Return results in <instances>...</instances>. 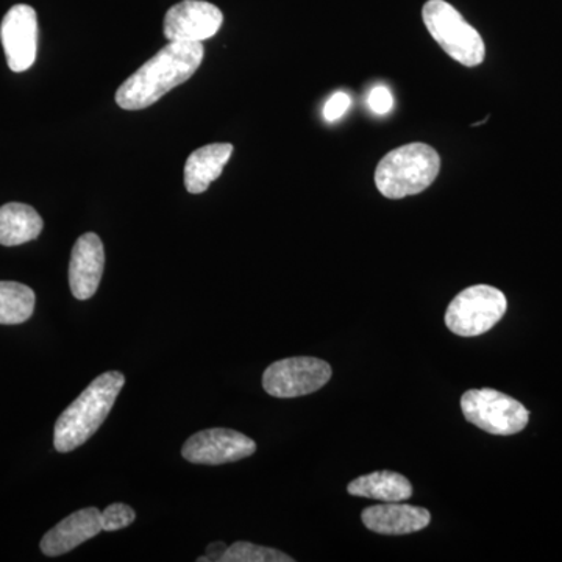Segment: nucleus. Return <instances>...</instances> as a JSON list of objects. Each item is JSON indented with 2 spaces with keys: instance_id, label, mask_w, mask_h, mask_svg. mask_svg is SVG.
Wrapping results in <instances>:
<instances>
[{
  "instance_id": "f8f14e48",
  "label": "nucleus",
  "mask_w": 562,
  "mask_h": 562,
  "mask_svg": "<svg viewBox=\"0 0 562 562\" xmlns=\"http://www.w3.org/2000/svg\"><path fill=\"white\" fill-rule=\"evenodd\" d=\"M101 531V512L98 508L80 509L44 535L40 543L41 552L46 557H61L95 538Z\"/></svg>"
},
{
  "instance_id": "2eb2a0df",
  "label": "nucleus",
  "mask_w": 562,
  "mask_h": 562,
  "mask_svg": "<svg viewBox=\"0 0 562 562\" xmlns=\"http://www.w3.org/2000/svg\"><path fill=\"white\" fill-rule=\"evenodd\" d=\"M43 227L38 211L31 205L11 202L0 206V244L2 246L14 247L31 243L38 238Z\"/></svg>"
},
{
  "instance_id": "f03ea898",
  "label": "nucleus",
  "mask_w": 562,
  "mask_h": 562,
  "mask_svg": "<svg viewBox=\"0 0 562 562\" xmlns=\"http://www.w3.org/2000/svg\"><path fill=\"white\" fill-rule=\"evenodd\" d=\"M125 384L121 372L102 373L58 417L54 430L57 452L79 449L101 428Z\"/></svg>"
},
{
  "instance_id": "f3484780",
  "label": "nucleus",
  "mask_w": 562,
  "mask_h": 562,
  "mask_svg": "<svg viewBox=\"0 0 562 562\" xmlns=\"http://www.w3.org/2000/svg\"><path fill=\"white\" fill-rule=\"evenodd\" d=\"M35 292L27 284L0 281V324H24L35 312Z\"/></svg>"
},
{
  "instance_id": "4be33fe9",
  "label": "nucleus",
  "mask_w": 562,
  "mask_h": 562,
  "mask_svg": "<svg viewBox=\"0 0 562 562\" xmlns=\"http://www.w3.org/2000/svg\"><path fill=\"white\" fill-rule=\"evenodd\" d=\"M228 547H225L224 542L210 543L206 549L205 557L198 558L199 562H217L222 561V557L227 552Z\"/></svg>"
},
{
  "instance_id": "20e7f679",
  "label": "nucleus",
  "mask_w": 562,
  "mask_h": 562,
  "mask_svg": "<svg viewBox=\"0 0 562 562\" xmlns=\"http://www.w3.org/2000/svg\"><path fill=\"white\" fill-rule=\"evenodd\" d=\"M422 20L432 40L449 57L468 68L482 65L486 47L482 35L446 0H428L422 9Z\"/></svg>"
},
{
  "instance_id": "4468645a",
  "label": "nucleus",
  "mask_w": 562,
  "mask_h": 562,
  "mask_svg": "<svg viewBox=\"0 0 562 562\" xmlns=\"http://www.w3.org/2000/svg\"><path fill=\"white\" fill-rule=\"evenodd\" d=\"M233 146L228 143L210 144L192 151L184 165V187L191 194H202L214 180L220 179L231 160Z\"/></svg>"
},
{
  "instance_id": "a211bd4d",
  "label": "nucleus",
  "mask_w": 562,
  "mask_h": 562,
  "mask_svg": "<svg viewBox=\"0 0 562 562\" xmlns=\"http://www.w3.org/2000/svg\"><path fill=\"white\" fill-rule=\"evenodd\" d=\"M291 557L280 550L255 546L250 542H236L228 547L222 562H292Z\"/></svg>"
},
{
  "instance_id": "39448f33",
  "label": "nucleus",
  "mask_w": 562,
  "mask_h": 562,
  "mask_svg": "<svg viewBox=\"0 0 562 562\" xmlns=\"http://www.w3.org/2000/svg\"><path fill=\"white\" fill-rule=\"evenodd\" d=\"M506 308L508 301L501 290L490 284H475L450 302L446 325L454 335L472 338L494 328L505 316Z\"/></svg>"
},
{
  "instance_id": "aec40b11",
  "label": "nucleus",
  "mask_w": 562,
  "mask_h": 562,
  "mask_svg": "<svg viewBox=\"0 0 562 562\" xmlns=\"http://www.w3.org/2000/svg\"><path fill=\"white\" fill-rule=\"evenodd\" d=\"M351 106V99L347 92H335L324 106V117L327 122H335L341 120L344 114L349 111Z\"/></svg>"
},
{
  "instance_id": "1a4fd4ad",
  "label": "nucleus",
  "mask_w": 562,
  "mask_h": 562,
  "mask_svg": "<svg viewBox=\"0 0 562 562\" xmlns=\"http://www.w3.org/2000/svg\"><path fill=\"white\" fill-rule=\"evenodd\" d=\"M224 22V14L205 0H183L165 16V36L171 43H202L213 38Z\"/></svg>"
},
{
  "instance_id": "6ab92c4d",
  "label": "nucleus",
  "mask_w": 562,
  "mask_h": 562,
  "mask_svg": "<svg viewBox=\"0 0 562 562\" xmlns=\"http://www.w3.org/2000/svg\"><path fill=\"white\" fill-rule=\"evenodd\" d=\"M136 514L124 503H113L101 512L102 531H117L135 522Z\"/></svg>"
},
{
  "instance_id": "0eeeda50",
  "label": "nucleus",
  "mask_w": 562,
  "mask_h": 562,
  "mask_svg": "<svg viewBox=\"0 0 562 562\" xmlns=\"http://www.w3.org/2000/svg\"><path fill=\"white\" fill-rule=\"evenodd\" d=\"M331 373V366L319 358H286L266 369L262 387L272 397H302L324 387L330 382Z\"/></svg>"
},
{
  "instance_id": "dca6fc26",
  "label": "nucleus",
  "mask_w": 562,
  "mask_h": 562,
  "mask_svg": "<svg viewBox=\"0 0 562 562\" xmlns=\"http://www.w3.org/2000/svg\"><path fill=\"white\" fill-rule=\"evenodd\" d=\"M355 497L372 498L382 503L406 502L413 495V484L397 472L380 471L358 476L347 486Z\"/></svg>"
},
{
  "instance_id": "9d476101",
  "label": "nucleus",
  "mask_w": 562,
  "mask_h": 562,
  "mask_svg": "<svg viewBox=\"0 0 562 562\" xmlns=\"http://www.w3.org/2000/svg\"><path fill=\"white\" fill-rule=\"evenodd\" d=\"M0 40L13 72L31 69L38 50V18L31 5L20 3L9 10L0 25Z\"/></svg>"
},
{
  "instance_id": "7ed1b4c3",
  "label": "nucleus",
  "mask_w": 562,
  "mask_h": 562,
  "mask_svg": "<svg viewBox=\"0 0 562 562\" xmlns=\"http://www.w3.org/2000/svg\"><path fill=\"white\" fill-rule=\"evenodd\" d=\"M439 171L438 151L424 143L406 144L384 155L375 171V184L384 198L397 201L430 188Z\"/></svg>"
},
{
  "instance_id": "6e6552de",
  "label": "nucleus",
  "mask_w": 562,
  "mask_h": 562,
  "mask_svg": "<svg viewBox=\"0 0 562 562\" xmlns=\"http://www.w3.org/2000/svg\"><path fill=\"white\" fill-rule=\"evenodd\" d=\"M257 452V443L243 432L210 428L192 435L181 454L192 464L220 465L241 461Z\"/></svg>"
},
{
  "instance_id": "ddd939ff",
  "label": "nucleus",
  "mask_w": 562,
  "mask_h": 562,
  "mask_svg": "<svg viewBox=\"0 0 562 562\" xmlns=\"http://www.w3.org/2000/svg\"><path fill=\"white\" fill-rule=\"evenodd\" d=\"M362 524L373 532L387 536L412 535L431 522V514L420 506L403 502L369 506L361 514Z\"/></svg>"
},
{
  "instance_id": "f257e3e1",
  "label": "nucleus",
  "mask_w": 562,
  "mask_h": 562,
  "mask_svg": "<svg viewBox=\"0 0 562 562\" xmlns=\"http://www.w3.org/2000/svg\"><path fill=\"white\" fill-rule=\"evenodd\" d=\"M203 52L202 43H169L121 85L117 105L128 111L154 105L194 76L202 65Z\"/></svg>"
},
{
  "instance_id": "412c9836",
  "label": "nucleus",
  "mask_w": 562,
  "mask_h": 562,
  "mask_svg": "<svg viewBox=\"0 0 562 562\" xmlns=\"http://www.w3.org/2000/svg\"><path fill=\"white\" fill-rule=\"evenodd\" d=\"M369 106L375 114H387L394 106V98H392L391 91L384 87L373 88L371 94L368 98Z\"/></svg>"
},
{
  "instance_id": "9b49d317",
  "label": "nucleus",
  "mask_w": 562,
  "mask_h": 562,
  "mask_svg": "<svg viewBox=\"0 0 562 562\" xmlns=\"http://www.w3.org/2000/svg\"><path fill=\"white\" fill-rule=\"evenodd\" d=\"M105 268V249L95 233H85L74 244L69 262V286L74 297L88 301L101 284Z\"/></svg>"
},
{
  "instance_id": "423d86ee",
  "label": "nucleus",
  "mask_w": 562,
  "mask_h": 562,
  "mask_svg": "<svg viewBox=\"0 0 562 562\" xmlns=\"http://www.w3.org/2000/svg\"><path fill=\"white\" fill-rule=\"evenodd\" d=\"M461 412L475 427L498 436L517 435L530 420V412L522 403L490 387L465 391L461 397Z\"/></svg>"
}]
</instances>
